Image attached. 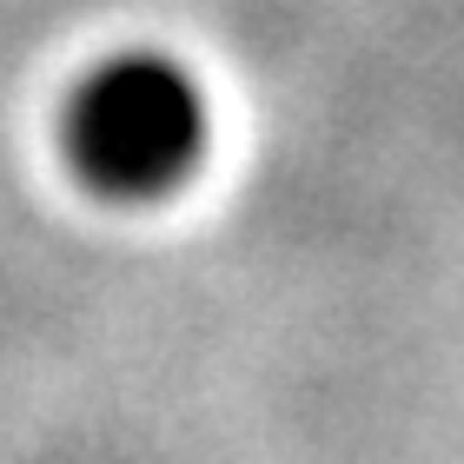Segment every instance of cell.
Here are the masks:
<instances>
[{
  "instance_id": "cell-1",
  "label": "cell",
  "mask_w": 464,
  "mask_h": 464,
  "mask_svg": "<svg viewBox=\"0 0 464 464\" xmlns=\"http://www.w3.org/2000/svg\"><path fill=\"white\" fill-rule=\"evenodd\" d=\"M206 133L213 113L193 67L153 47L100 60L67 100V153L80 179L107 199H160L186 186L206 153Z\"/></svg>"
}]
</instances>
